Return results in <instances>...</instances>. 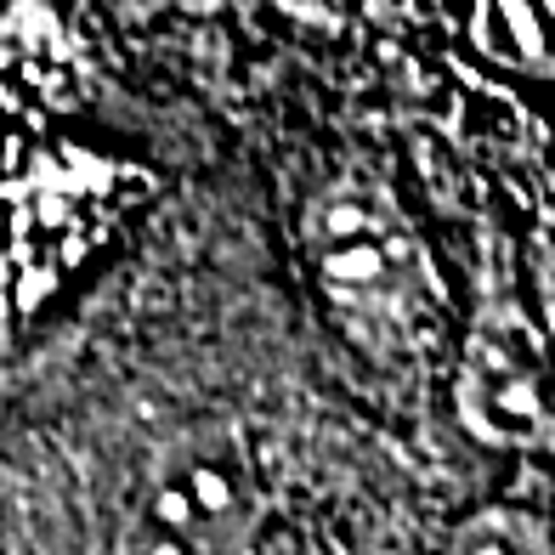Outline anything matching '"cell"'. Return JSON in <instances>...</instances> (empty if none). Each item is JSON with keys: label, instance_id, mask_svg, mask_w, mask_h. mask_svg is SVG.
I'll list each match as a JSON object with an SVG mask.
<instances>
[{"label": "cell", "instance_id": "1", "mask_svg": "<svg viewBox=\"0 0 555 555\" xmlns=\"http://www.w3.org/2000/svg\"><path fill=\"white\" fill-rule=\"evenodd\" d=\"M307 267L340 330L380 363L414 358L442 312V284L409 210L363 176H340L307 210Z\"/></svg>", "mask_w": 555, "mask_h": 555}, {"label": "cell", "instance_id": "2", "mask_svg": "<svg viewBox=\"0 0 555 555\" xmlns=\"http://www.w3.org/2000/svg\"><path fill=\"white\" fill-rule=\"evenodd\" d=\"M142 176L96 159L86 147L40 154L17 182L0 188V312L35 318L137 210Z\"/></svg>", "mask_w": 555, "mask_h": 555}, {"label": "cell", "instance_id": "3", "mask_svg": "<svg viewBox=\"0 0 555 555\" xmlns=\"http://www.w3.org/2000/svg\"><path fill=\"white\" fill-rule=\"evenodd\" d=\"M261 516V465L238 425H193L137 476L114 555H238Z\"/></svg>", "mask_w": 555, "mask_h": 555}, {"label": "cell", "instance_id": "4", "mask_svg": "<svg viewBox=\"0 0 555 555\" xmlns=\"http://www.w3.org/2000/svg\"><path fill=\"white\" fill-rule=\"evenodd\" d=\"M460 420L499 448L550 442V363L544 335L516 300H482L460 358Z\"/></svg>", "mask_w": 555, "mask_h": 555}, {"label": "cell", "instance_id": "5", "mask_svg": "<svg viewBox=\"0 0 555 555\" xmlns=\"http://www.w3.org/2000/svg\"><path fill=\"white\" fill-rule=\"evenodd\" d=\"M74 86H80V46L57 0H0V96L68 103Z\"/></svg>", "mask_w": 555, "mask_h": 555}, {"label": "cell", "instance_id": "6", "mask_svg": "<svg viewBox=\"0 0 555 555\" xmlns=\"http://www.w3.org/2000/svg\"><path fill=\"white\" fill-rule=\"evenodd\" d=\"M550 12L555 0H476V46L504 68L550 80Z\"/></svg>", "mask_w": 555, "mask_h": 555}, {"label": "cell", "instance_id": "7", "mask_svg": "<svg viewBox=\"0 0 555 555\" xmlns=\"http://www.w3.org/2000/svg\"><path fill=\"white\" fill-rule=\"evenodd\" d=\"M448 555H550V544H544L539 521L511 516V511H488L470 527H460V539H453Z\"/></svg>", "mask_w": 555, "mask_h": 555}, {"label": "cell", "instance_id": "8", "mask_svg": "<svg viewBox=\"0 0 555 555\" xmlns=\"http://www.w3.org/2000/svg\"><path fill=\"white\" fill-rule=\"evenodd\" d=\"M278 7L300 23H312V29H340L346 17H358L363 0H278Z\"/></svg>", "mask_w": 555, "mask_h": 555}, {"label": "cell", "instance_id": "9", "mask_svg": "<svg viewBox=\"0 0 555 555\" xmlns=\"http://www.w3.org/2000/svg\"><path fill=\"white\" fill-rule=\"evenodd\" d=\"M114 7L125 12V17H170V12H188V7H198V0H114Z\"/></svg>", "mask_w": 555, "mask_h": 555}]
</instances>
